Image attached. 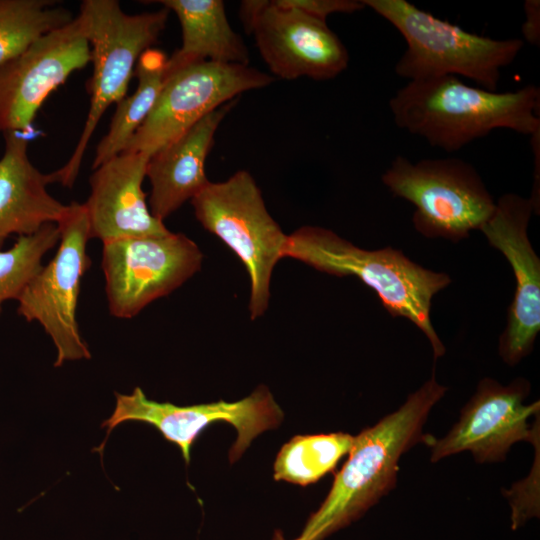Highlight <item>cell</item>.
Returning <instances> with one entry per match:
<instances>
[{
    "label": "cell",
    "mask_w": 540,
    "mask_h": 540,
    "mask_svg": "<svg viewBox=\"0 0 540 540\" xmlns=\"http://www.w3.org/2000/svg\"><path fill=\"white\" fill-rule=\"evenodd\" d=\"M280 5L296 9L316 19L326 21L335 13H354L365 8L360 0H276Z\"/></svg>",
    "instance_id": "24"
},
{
    "label": "cell",
    "mask_w": 540,
    "mask_h": 540,
    "mask_svg": "<svg viewBox=\"0 0 540 540\" xmlns=\"http://www.w3.org/2000/svg\"><path fill=\"white\" fill-rule=\"evenodd\" d=\"M274 77L249 65L196 61L167 69L159 97L123 152L147 155L173 141L198 121Z\"/></svg>",
    "instance_id": "9"
},
{
    "label": "cell",
    "mask_w": 540,
    "mask_h": 540,
    "mask_svg": "<svg viewBox=\"0 0 540 540\" xmlns=\"http://www.w3.org/2000/svg\"><path fill=\"white\" fill-rule=\"evenodd\" d=\"M169 10L127 14L116 0H84L81 18L90 48L93 74L90 107L75 149L60 169L51 172L53 183L72 188L100 119L106 109L125 97L138 59L157 41L166 27Z\"/></svg>",
    "instance_id": "5"
},
{
    "label": "cell",
    "mask_w": 540,
    "mask_h": 540,
    "mask_svg": "<svg viewBox=\"0 0 540 540\" xmlns=\"http://www.w3.org/2000/svg\"><path fill=\"white\" fill-rule=\"evenodd\" d=\"M0 158V248L13 234L27 236L57 223L67 205L48 191L51 174H43L28 156V141L18 132L4 133Z\"/></svg>",
    "instance_id": "18"
},
{
    "label": "cell",
    "mask_w": 540,
    "mask_h": 540,
    "mask_svg": "<svg viewBox=\"0 0 540 540\" xmlns=\"http://www.w3.org/2000/svg\"><path fill=\"white\" fill-rule=\"evenodd\" d=\"M115 397L113 413L101 424L102 428H107L106 438L94 449L100 453L115 427L136 421L158 429L166 440L179 447L186 464H189L192 445L200 433L210 424L226 422L237 432V439L229 453L231 462H234L255 437L278 427L283 419L281 408L264 386L238 401L220 400L190 406L153 401L146 397L140 387H136L131 394L115 393Z\"/></svg>",
    "instance_id": "10"
},
{
    "label": "cell",
    "mask_w": 540,
    "mask_h": 540,
    "mask_svg": "<svg viewBox=\"0 0 540 540\" xmlns=\"http://www.w3.org/2000/svg\"><path fill=\"white\" fill-rule=\"evenodd\" d=\"M59 238L56 223H47L34 234L19 236L12 248L0 250V313L4 302L19 299Z\"/></svg>",
    "instance_id": "23"
},
{
    "label": "cell",
    "mask_w": 540,
    "mask_h": 540,
    "mask_svg": "<svg viewBox=\"0 0 540 540\" xmlns=\"http://www.w3.org/2000/svg\"><path fill=\"white\" fill-rule=\"evenodd\" d=\"M176 14L182 45L167 60V69L196 61L249 65V52L232 29L221 0L156 1Z\"/></svg>",
    "instance_id": "19"
},
{
    "label": "cell",
    "mask_w": 540,
    "mask_h": 540,
    "mask_svg": "<svg viewBox=\"0 0 540 540\" xmlns=\"http://www.w3.org/2000/svg\"><path fill=\"white\" fill-rule=\"evenodd\" d=\"M239 14L264 62L278 78L328 80L348 67L349 53L326 21L276 0L242 1Z\"/></svg>",
    "instance_id": "12"
},
{
    "label": "cell",
    "mask_w": 540,
    "mask_h": 540,
    "mask_svg": "<svg viewBox=\"0 0 540 540\" xmlns=\"http://www.w3.org/2000/svg\"><path fill=\"white\" fill-rule=\"evenodd\" d=\"M525 22L522 26L524 38L532 45L540 43V1L526 0L524 3Z\"/></svg>",
    "instance_id": "25"
},
{
    "label": "cell",
    "mask_w": 540,
    "mask_h": 540,
    "mask_svg": "<svg viewBox=\"0 0 540 540\" xmlns=\"http://www.w3.org/2000/svg\"><path fill=\"white\" fill-rule=\"evenodd\" d=\"M191 203L200 224L244 264L251 284L250 317L263 316L272 273L284 258L288 235L268 212L256 181L248 171L239 170L224 181H209Z\"/></svg>",
    "instance_id": "6"
},
{
    "label": "cell",
    "mask_w": 540,
    "mask_h": 540,
    "mask_svg": "<svg viewBox=\"0 0 540 540\" xmlns=\"http://www.w3.org/2000/svg\"><path fill=\"white\" fill-rule=\"evenodd\" d=\"M533 212L530 198L505 194L480 228L489 244L510 263L515 276V294L499 339V354L510 366L532 351L540 330V260L527 233Z\"/></svg>",
    "instance_id": "15"
},
{
    "label": "cell",
    "mask_w": 540,
    "mask_h": 540,
    "mask_svg": "<svg viewBox=\"0 0 540 540\" xmlns=\"http://www.w3.org/2000/svg\"><path fill=\"white\" fill-rule=\"evenodd\" d=\"M56 225L60 236L57 252L31 279L17 301L18 313L29 322H38L53 341L57 350L54 366L60 367L65 361L91 358L77 322L81 280L91 264L87 254L90 228L84 203L67 205Z\"/></svg>",
    "instance_id": "8"
},
{
    "label": "cell",
    "mask_w": 540,
    "mask_h": 540,
    "mask_svg": "<svg viewBox=\"0 0 540 540\" xmlns=\"http://www.w3.org/2000/svg\"><path fill=\"white\" fill-rule=\"evenodd\" d=\"M167 60L159 49L150 48L142 53L136 64V90L117 103L109 130L97 145L93 170L122 153L146 120L163 87Z\"/></svg>",
    "instance_id": "20"
},
{
    "label": "cell",
    "mask_w": 540,
    "mask_h": 540,
    "mask_svg": "<svg viewBox=\"0 0 540 540\" xmlns=\"http://www.w3.org/2000/svg\"><path fill=\"white\" fill-rule=\"evenodd\" d=\"M149 155L122 152L94 169L84 203L90 237L102 243L169 232L150 212L142 184Z\"/></svg>",
    "instance_id": "16"
},
{
    "label": "cell",
    "mask_w": 540,
    "mask_h": 540,
    "mask_svg": "<svg viewBox=\"0 0 540 540\" xmlns=\"http://www.w3.org/2000/svg\"><path fill=\"white\" fill-rule=\"evenodd\" d=\"M237 100L217 108L150 155L146 167L151 184L149 210L156 219L163 222L209 183L206 159L220 123Z\"/></svg>",
    "instance_id": "17"
},
{
    "label": "cell",
    "mask_w": 540,
    "mask_h": 540,
    "mask_svg": "<svg viewBox=\"0 0 540 540\" xmlns=\"http://www.w3.org/2000/svg\"><path fill=\"white\" fill-rule=\"evenodd\" d=\"M403 36L406 49L395 73L409 81L441 76L465 77L496 91L501 69L521 52L518 38L494 39L462 29L405 0H361Z\"/></svg>",
    "instance_id": "4"
},
{
    "label": "cell",
    "mask_w": 540,
    "mask_h": 540,
    "mask_svg": "<svg viewBox=\"0 0 540 540\" xmlns=\"http://www.w3.org/2000/svg\"><path fill=\"white\" fill-rule=\"evenodd\" d=\"M202 260L193 240L171 231L103 243L101 267L110 314L133 318L191 278Z\"/></svg>",
    "instance_id": "11"
},
{
    "label": "cell",
    "mask_w": 540,
    "mask_h": 540,
    "mask_svg": "<svg viewBox=\"0 0 540 540\" xmlns=\"http://www.w3.org/2000/svg\"><path fill=\"white\" fill-rule=\"evenodd\" d=\"M74 19L55 0H0V63Z\"/></svg>",
    "instance_id": "22"
},
{
    "label": "cell",
    "mask_w": 540,
    "mask_h": 540,
    "mask_svg": "<svg viewBox=\"0 0 540 540\" xmlns=\"http://www.w3.org/2000/svg\"><path fill=\"white\" fill-rule=\"evenodd\" d=\"M90 61V48L77 15L0 63V132H25L48 95Z\"/></svg>",
    "instance_id": "13"
},
{
    "label": "cell",
    "mask_w": 540,
    "mask_h": 540,
    "mask_svg": "<svg viewBox=\"0 0 540 540\" xmlns=\"http://www.w3.org/2000/svg\"><path fill=\"white\" fill-rule=\"evenodd\" d=\"M353 439L344 432L295 436L276 457L275 480L302 486L318 481L349 453Z\"/></svg>",
    "instance_id": "21"
},
{
    "label": "cell",
    "mask_w": 540,
    "mask_h": 540,
    "mask_svg": "<svg viewBox=\"0 0 540 540\" xmlns=\"http://www.w3.org/2000/svg\"><path fill=\"white\" fill-rule=\"evenodd\" d=\"M397 127L431 146L455 152L495 129L532 136L540 131V89L497 92L456 76L408 81L389 100Z\"/></svg>",
    "instance_id": "1"
},
{
    "label": "cell",
    "mask_w": 540,
    "mask_h": 540,
    "mask_svg": "<svg viewBox=\"0 0 540 540\" xmlns=\"http://www.w3.org/2000/svg\"><path fill=\"white\" fill-rule=\"evenodd\" d=\"M530 384L517 378L507 386L490 379H482L475 394L463 407L458 422L441 439H434L431 447L433 463L469 451L478 463L503 461L516 442L539 441V424L530 426L529 418L538 416L540 402L529 405L524 400Z\"/></svg>",
    "instance_id": "14"
},
{
    "label": "cell",
    "mask_w": 540,
    "mask_h": 540,
    "mask_svg": "<svg viewBox=\"0 0 540 540\" xmlns=\"http://www.w3.org/2000/svg\"><path fill=\"white\" fill-rule=\"evenodd\" d=\"M271 540H287L280 530H276Z\"/></svg>",
    "instance_id": "26"
},
{
    "label": "cell",
    "mask_w": 540,
    "mask_h": 540,
    "mask_svg": "<svg viewBox=\"0 0 540 540\" xmlns=\"http://www.w3.org/2000/svg\"><path fill=\"white\" fill-rule=\"evenodd\" d=\"M382 182L394 196L414 205V227L428 238H467L480 230L496 206L475 167L460 158L412 162L399 155Z\"/></svg>",
    "instance_id": "7"
},
{
    "label": "cell",
    "mask_w": 540,
    "mask_h": 540,
    "mask_svg": "<svg viewBox=\"0 0 540 540\" xmlns=\"http://www.w3.org/2000/svg\"><path fill=\"white\" fill-rule=\"evenodd\" d=\"M446 391L433 374L396 411L354 436L348 459L328 495L294 540H324L392 490L401 455L417 443H433L435 438L423 434V426Z\"/></svg>",
    "instance_id": "2"
},
{
    "label": "cell",
    "mask_w": 540,
    "mask_h": 540,
    "mask_svg": "<svg viewBox=\"0 0 540 540\" xmlns=\"http://www.w3.org/2000/svg\"><path fill=\"white\" fill-rule=\"evenodd\" d=\"M283 257L337 277H357L376 292L393 317L408 319L424 333L434 360L444 355L430 311L434 295L451 283L447 274L424 268L391 247L365 250L316 226H303L288 235Z\"/></svg>",
    "instance_id": "3"
}]
</instances>
